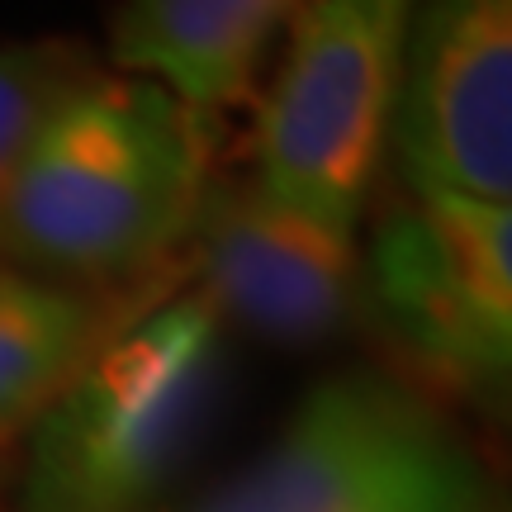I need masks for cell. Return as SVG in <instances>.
<instances>
[{"label": "cell", "mask_w": 512, "mask_h": 512, "mask_svg": "<svg viewBox=\"0 0 512 512\" xmlns=\"http://www.w3.org/2000/svg\"><path fill=\"white\" fill-rule=\"evenodd\" d=\"M214 176V119L100 67L19 166L0 266L81 294L124 290L185 252Z\"/></svg>", "instance_id": "obj_1"}, {"label": "cell", "mask_w": 512, "mask_h": 512, "mask_svg": "<svg viewBox=\"0 0 512 512\" xmlns=\"http://www.w3.org/2000/svg\"><path fill=\"white\" fill-rule=\"evenodd\" d=\"M223 318L200 290L119 318L29 422L19 512H147L200 437Z\"/></svg>", "instance_id": "obj_2"}, {"label": "cell", "mask_w": 512, "mask_h": 512, "mask_svg": "<svg viewBox=\"0 0 512 512\" xmlns=\"http://www.w3.org/2000/svg\"><path fill=\"white\" fill-rule=\"evenodd\" d=\"M408 0H304L256 110L252 176L299 214L361 233L389 162Z\"/></svg>", "instance_id": "obj_3"}, {"label": "cell", "mask_w": 512, "mask_h": 512, "mask_svg": "<svg viewBox=\"0 0 512 512\" xmlns=\"http://www.w3.org/2000/svg\"><path fill=\"white\" fill-rule=\"evenodd\" d=\"M361 313L418 380L475 408L512 384V204L413 195L361 247Z\"/></svg>", "instance_id": "obj_4"}, {"label": "cell", "mask_w": 512, "mask_h": 512, "mask_svg": "<svg viewBox=\"0 0 512 512\" xmlns=\"http://www.w3.org/2000/svg\"><path fill=\"white\" fill-rule=\"evenodd\" d=\"M389 162L413 195L512 204V0H408Z\"/></svg>", "instance_id": "obj_5"}, {"label": "cell", "mask_w": 512, "mask_h": 512, "mask_svg": "<svg viewBox=\"0 0 512 512\" xmlns=\"http://www.w3.org/2000/svg\"><path fill=\"white\" fill-rule=\"evenodd\" d=\"M195 290L223 323L318 347L361 313V233L299 214L242 176H214L190 228Z\"/></svg>", "instance_id": "obj_6"}, {"label": "cell", "mask_w": 512, "mask_h": 512, "mask_svg": "<svg viewBox=\"0 0 512 512\" xmlns=\"http://www.w3.org/2000/svg\"><path fill=\"white\" fill-rule=\"evenodd\" d=\"M441 427L413 384L380 370L332 375L252 465L190 512H366Z\"/></svg>", "instance_id": "obj_7"}, {"label": "cell", "mask_w": 512, "mask_h": 512, "mask_svg": "<svg viewBox=\"0 0 512 512\" xmlns=\"http://www.w3.org/2000/svg\"><path fill=\"white\" fill-rule=\"evenodd\" d=\"M304 0H119L110 72L143 76L219 124L256 95Z\"/></svg>", "instance_id": "obj_8"}, {"label": "cell", "mask_w": 512, "mask_h": 512, "mask_svg": "<svg viewBox=\"0 0 512 512\" xmlns=\"http://www.w3.org/2000/svg\"><path fill=\"white\" fill-rule=\"evenodd\" d=\"M110 332L100 294L0 266V437L29 427Z\"/></svg>", "instance_id": "obj_9"}, {"label": "cell", "mask_w": 512, "mask_h": 512, "mask_svg": "<svg viewBox=\"0 0 512 512\" xmlns=\"http://www.w3.org/2000/svg\"><path fill=\"white\" fill-rule=\"evenodd\" d=\"M95 72L100 62L72 38L0 43V209L15 190L24 157L34 152L38 133Z\"/></svg>", "instance_id": "obj_10"}, {"label": "cell", "mask_w": 512, "mask_h": 512, "mask_svg": "<svg viewBox=\"0 0 512 512\" xmlns=\"http://www.w3.org/2000/svg\"><path fill=\"white\" fill-rule=\"evenodd\" d=\"M489 479L446 427L380 489L366 512H479Z\"/></svg>", "instance_id": "obj_11"}, {"label": "cell", "mask_w": 512, "mask_h": 512, "mask_svg": "<svg viewBox=\"0 0 512 512\" xmlns=\"http://www.w3.org/2000/svg\"><path fill=\"white\" fill-rule=\"evenodd\" d=\"M479 512H503V503H498L494 489H489V498H484V508H479Z\"/></svg>", "instance_id": "obj_12"}]
</instances>
